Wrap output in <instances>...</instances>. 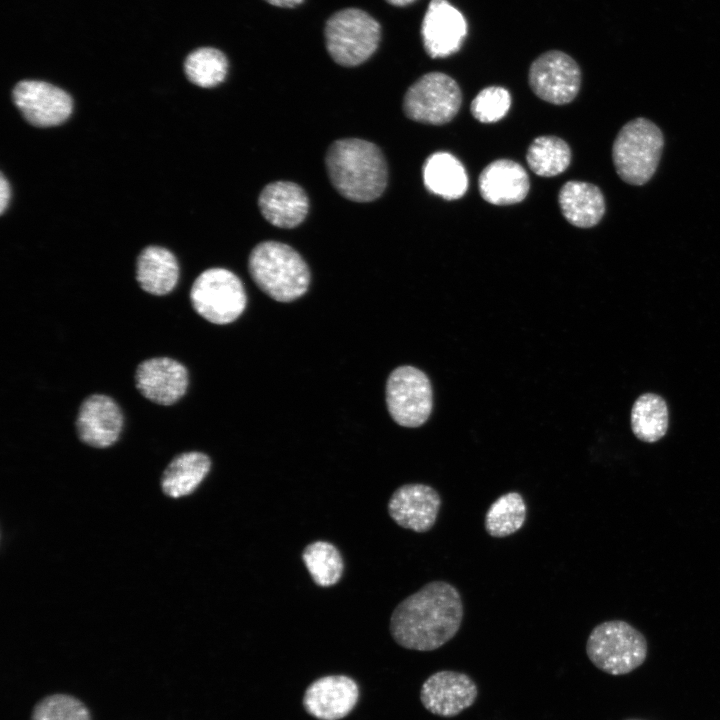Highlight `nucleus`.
<instances>
[{"label":"nucleus","mask_w":720,"mask_h":720,"mask_svg":"<svg viewBox=\"0 0 720 720\" xmlns=\"http://www.w3.org/2000/svg\"><path fill=\"white\" fill-rule=\"evenodd\" d=\"M464 606L458 589L436 580L402 600L390 618V633L403 648L432 651L442 647L459 631Z\"/></svg>","instance_id":"1"},{"label":"nucleus","mask_w":720,"mask_h":720,"mask_svg":"<svg viewBox=\"0 0 720 720\" xmlns=\"http://www.w3.org/2000/svg\"><path fill=\"white\" fill-rule=\"evenodd\" d=\"M325 164L332 185L348 200L373 201L387 186L385 157L372 142L358 138L336 140L327 150Z\"/></svg>","instance_id":"2"},{"label":"nucleus","mask_w":720,"mask_h":720,"mask_svg":"<svg viewBox=\"0 0 720 720\" xmlns=\"http://www.w3.org/2000/svg\"><path fill=\"white\" fill-rule=\"evenodd\" d=\"M248 269L255 284L279 302L296 300L310 284V271L301 255L277 241L256 245L249 255Z\"/></svg>","instance_id":"3"},{"label":"nucleus","mask_w":720,"mask_h":720,"mask_svg":"<svg viewBox=\"0 0 720 720\" xmlns=\"http://www.w3.org/2000/svg\"><path fill=\"white\" fill-rule=\"evenodd\" d=\"M664 146L659 127L646 118L627 122L618 132L612 159L619 177L631 185H644L654 175Z\"/></svg>","instance_id":"4"},{"label":"nucleus","mask_w":720,"mask_h":720,"mask_svg":"<svg viewBox=\"0 0 720 720\" xmlns=\"http://www.w3.org/2000/svg\"><path fill=\"white\" fill-rule=\"evenodd\" d=\"M647 653L645 636L622 620L598 624L586 642V654L592 664L614 676L628 674L640 667Z\"/></svg>","instance_id":"5"},{"label":"nucleus","mask_w":720,"mask_h":720,"mask_svg":"<svg viewBox=\"0 0 720 720\" xmlns=\"http://www.w3.org/2000/svg\"><path fill=\"white\" fill-rule=\"evenodd\" d=\"M324 34L331 58L339 65L353 67L365 62L376 51L381 27L367 12L346 8L327 20Z\"/></svg>","instance_id":"6"},{"label":"nucleus","mask_w":720,"mask_h":720,"mask_svg":"<svg viewBox=\"0 0 720 720\" xmlns=\"http://www.w3.org/2000/svg\"><path fill=\"white\" fill-rule=\"evenodd\" d=\"M190 300L197 314L217 325L235 321L247 304L242 281L224 268L203 271L192 284Z\"/></svg>","instance_id":"7"},{"label":"nucleus","mask_w":720,"mask_h":720,"mask_svg":"<svg viewBox=\"0 0 720 720\" xmlns=\"http://www.w3.org/2000/svg\"><path fill=\"white\" fill-rule=\"evenodd\" d=\"M461 103L460 87L452 77L442 72H429L407 89L403 110L413 121L442 125L456 116Z\"/></svg>","instance_id":"8"},{"label":"nucleus","mask_w":720,"mask_h":720,"mask_svg":"<svg viewBox=\"0 0 720 720\" xmlns=\"http://www.w3.org/2000/svg\"><path fill=\"white\" fill-rule=\"evenodd\" d=\"M432 387L427 375L413 366L394 369L386 382V404L392 419L409 428L429 418L433 406Z\"/></svg>","instance_id":"9"},{"label":"nucleus","mask_w":720,"mask_h":720,"mask_svg":"<svg viewBox=\"0 0 720 720\" xmlns=\"http://www.w3.org/2000/svg\"><path fill=\"white\" fill-rule=\"evenodd\" d=\"M528 79L532 91L540 99L563 105L577 96L581 86V70L568 54L550 50L532 62Z\"/></svg>","instance_id":"10"},{"label":"nucleus","mask_w":720,"mask_h":720,"mask_svg":"<svg viewBox=\"0 0 720 720\" xmlns=\"http://www.w3.org/2000/svg\"><path fill=\"white\" fill-rule=\"evenodd\" d=\"M12 99L26 121L36 127L60 125L73 110L72 98L66 91L40 80L18 82Z\"/></svg>","instance_id":"11"},{"label":"nucleus","mask_w":720,"mask_h":720,"mask_svg":"<svg viewBox=\"0 0 720 720\" xmlns=\"http://www.w3.org/2000/svg\"><path fill=\"white\" fill-rule=\"evenodd\" d=\"M478 696V687L467 674L440 670L422 684L420 700L430 713L451 718L471 707Z\"/></svg>","instance_id":"12"},{"label":"nucleus","mask_w":720,"mask_h":720,"mask_svg":"<svg viewBox=\"0 0 720 720\" xmlns=\"http://www.w3.org/2000/svg\"><path fill=\"white\" fill-rule=\"evenodd\" d=\"M468 30L464 15L447 0H430L421 25L426 53L448 57L460 50Z\"/></svg>","instance_id":"13"},{"label":"nucleus","mask_w":720,"mask_h":720,"mask_svg":"<svg viewBox=\"0 0 720 720\" xmlns=\"http://www.w3.org/2000/svg\"><path fill=\"white\" fill-rule=\"evenodd\" d=\"M135 383L144 398L158 405L169 406L186 393L189 374L186 367L173 358L154 357L138 364Z\"/></svg>","instance_id":"14"},{"label":"nucleus","mask_w":720,"mask_h":720,"mask_svg":"<svg viewBox=\"0 0 720 720\" xmlns=\"http://www.w3.org/2000/svg\"><path fill=\"white\" fill-rule=\"evenodd\" d=\"M123 424V413L114 399L105 394H92L81 403L75 427L83 443L106 448L117 442Z\"/></svg>","instance_id":"15"},{"label":"nucleus","mask_w":720,"mask_h":720,"mask_svg":"<svg viewBox=\"0 0 720 720\" xmlns=\"http://www.w3.org/2000/svg\"><path fill=\"white\" fill-rule=\"evenodd\" d=\"M359 700V687L346 675H328L313 681L305 690L303 707L318 720H340L349 715Z\"/></svg>","instance_id":"16"},{"label":"nucleus","mask_w":720,"mask_h":720,"mask_svg":"<svg viewBox=\"0 0 720 720\" xmlns=\"http://www.w3.org/2000/svg\"><path fill=\"white\" fill-rule=\"evenodd\" d=\"M441 503V497L433 487L410 483L394 491L388 502V513L402 528L424 533L436 523Z\"/></svg>","instance_id":"17"},{"label":"nucleus","mask_w":720,"mask_h":720,"mask_svg":"<svg viewBox=\"0 0 720 720\" xmlns=\"http://www.w3.org/2000/svg\"><path fill=\"white\" fill-rule=\"evenodd\" d=\"M478 187L481 197L493 205H513L525 199L529 192L526 170L510 159H498L480 173Z\"/></svg>","instance_id":"18"},{"label":"nucleus","mask_w":720,"mask_h":720,"mask_svg":"<svg viewBox=\"0 0 720 720\" xmlns=\"http://www.w3.org/2000/svg\"><path fill=\"white\" fill-rule=\"evenodd\" d=\"M263 217L279 228H294L301 224L309 210V199L296 183L276 181L266 185L258 197Z\"/></svg>","instance_id":"19"},{"label":"nucleus","mask_w":720,"mask_h":720,"mask_svg":"<svg viewBox=\"0 0 720 720\" xmlns=\"http://www.w3.org/2000/svg\"><path fill=\"white\" fill-rule=\"evenodd\" d=\"M558 201L565 219L573 226L590 228L597 225L605 213V199L594 184L568 181L560 189Z\"/></svg>","instance_id":"20"},{"label":"nucleus","mask_w":720,"mask_h":720,"mask_svg":"<svg viewBox=\"0 0 720 720\" xmlns=\"http://www.w3.org/2000/svg\"><path fill=\"white\" fill-rule=\"evenodd\" d=\"M179 266L174 254L166 248L148 246L137 258L136 280L146 293L163 296L176 287Z\"/></svg>","instance_id":"21"},{"label":"nucleus","mask_w":720,"mask_h":720,"mask_svg":"<svg viewBox=\"0 0 720 720\" xmlns=\"http://www.w3.org/2000/svg\"><path fill=\"white\" fill-rule=\"evenodd\" d=\"M422 176L426 189L446 200L461 198L468 188L463 164L448 152L431 154L423 164Z\"/></svg>","instance_id":"22"},{"label":"nucleus","mask_w":720,"mask_h":720,"mask_svg":"<svg viewBox=\"0 0 720 720\" xmlns=\"http://www.w3.org/2000/svg\"><path fill=\"white\" fill-rule=\"evenodd\" d=\"M210 467L209 457L202 452L177 455L163 472L161 486L164 493L173 498L191 494L206 477Z\"/></svg>","instance_id":"23"},{"label":"nucleus","mask_w":720,"mask_h":720,"mask_svg":"<svg viewBox=\"0 0 720 720\" xmlns=\"http://www.w3.org/2000/svg\"><path fill=\"white\" fill-rule=\"evenodd\" d=\"M668 408L662 397L653 393L641 395L631 411V428L641 441L660 440L668 429Z\"/></svg>","instance_id":"24"},{"label":"nucleus","mask_w":720,"mask_h":720,"mask_svg":"<svg viewBox=\"0 0 720 720\" xmlns=\"http://www.w3.org/2000/svg\"><path fill=\"white\" fill-rule=\"evenodd\" d=\"M527 516V505L523 496L515 491L499 496L488 508L484 527L495 538L514 534L522 528Z\"/></svg>","instance_id":"25"},{"label":"nucleus","mask_w":720,"mask_h":720,"mask_svg":"<svg viewBox=\"0 0 720 720\" xmlns=\"http://www.w3.org/2000/svg\"><path fill=\"white\" fill-rule=\"evenodd\" d=\"M529 168L538 176L553 177L564 172L571 162L569 145L556 136L535 138L526 154Z\"/></svg>","instance_id":"26"},{"label":"nucleus","mask_w":720,"mask_h":720,"mask_svg":"<svg viewBox=\"0 0 720 720\" xmlns=\"http://www.w3.org/2000/svg\"><path fill=\"white\" fill-rule=\"evenodd\" d=\"M184 71L196 86L211 88L222 83L227 75L228 60L223 52L213 47H201L185 59Z\"/></svg>","instance_id":"27"},{"label":"nucleus","mask_w":720,"mask_h":720,"mask_svg":"<svg viewBox=\"0 0 720 720\" xmlns=\"http://www.w3.org/2000/svg\"><path fill=\"white\" fill-rule=\"evenodd\" d=\"M303 562L313 581L321 587L335 585L343 574V559L338 549L326 541L307 545L302 553Z\"/></svg>","instance_id":"28"},{"label":"nucleus","mask_w":720,"mask_h":720,"mask_svg":"<svg viewBox=\"0 0 720 720\" xmlns=\"http://www.w3.org/2000/svg\"><path fill=\"white\" fill-rule=\"evenodd\" d=\"M31 720H91L88 708L74 696H46L33 708Z\"/></svg>","instance_id":"29"},{"label":"nucleus","mask_w":720,"mask_h":720,"mask_svg":"<svg viewBox=\"0 0 720 720\" xmlns=\"http://www.w3.org/2000/svg\"><path fill=\"white\" fill-rule=\"evenodd\" d=\"M511 106L509 91L500 86L482 89L471 102L473 117L481 123H494L506 116Z\"/></svg>","instance_id":"30"},{"label":"nucleus","mask_w":720,"mask_h":720,"mask_svg":"<svg viewBox=\"0 0 720 720\" xmlns=\"http://www.w3.org/2000/svg\"><path fill=\"white\" fill-rule=\"evenodd\" d=\"M11 190L8 180L5 178L4 174H1L0 177V212L3 214L5 210L7 209L9 200H10Z\"/></svg>","instance_id":"31"},{"label":"nucleus","mask_w":720,"mask_h":720,"mask_svg":"<svg viewBox=\"0 0 720 720\" xmlns=\"http://www.w3.org/2000/svg\"><path fill=\"white\" fill-rule=\"evenodd\" d=\"M269 4L277 7L292 8L300 5L304 0H265Z\"/></svg>","instance_id":"32"},{"label":"nucleus","mask_w":720,"mask_h":720,"mask_svg":"<svg viewBox=\"0 0 720 720\" xmlns=\"http://www.w3.org/2000/svg\"><path fill=\"white\" fill-rule=\"evenodd\" d=\"M385 1L394 6H406V5L413 3L416 0H385Z\"/></svg>","instance_id":"33"}]
</instances>
